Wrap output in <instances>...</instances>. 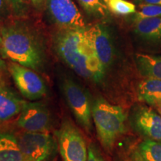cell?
<instances>
[{
    "instance_id": "cell-24",
    "label": "cell",
    "mask_w": 161,
    "mask_h": 161,
    "mask_svg": "<svg viewBox=\"0 0 161 161\" xmlns=\"http://www.w3.org/2000/svg\"><path fill=\"white\" fill-rule=\"evenodd\" d=\"M130 159H131V161H146L143 159V158L141 156L140 153L139 152L138 149L134 150V152H132Z\"/></svg>"
},
{
    "instance_id": "cell-22",
    "label": "cell",
    "mask_w": 161,
    "mask_h": 161,
    "mask_svg": "<svg viewBox=\"0 0 161 161\" xmlns=\"http://www.w3.org/2000/svg\"><path fill=\"white\" fill-rule=\"evenodd\" d=\"M86 161H105L96 144L90 143L88 146Z\"/></svg>"
},
{
    "instance_id": "cell-13",
    "label": "cell",
    "mask_w": 161,
    "mask_h": 161,
    "mask_svg": "<svg viewBox=\"0 0 161 161\" xmlns=\"http://www.w3.org/2000/svg\"><path fill=\"white\" fill-rule=\"evenodd\" d=\"M134 30L139 37L147 42H161V17L135 20Z\"/></svg>"
},
{
    "instance_id": "cell-29",
    "label": "cell",
    "mask_w": 161,
    "mask_h": 161,
    "mask_svg": "<svg viewBox=\"0 0 161 161\" xmlns=\"http://www.w3.org/2000/svg\"><path fill=\"white\" fill-rule=\"evenodd\" d=\"M159 108H160V116H161V105L159 106Z\"/></svg>"
},
{
    "instance_id": "cell-1",
    "label": "cell",
    "mask_w": 161,
    "mask_h": 161,
    "mask_svg": "<svg viewBox=\"0 0 161 161\" xmlns=\"http://www.w3.org/2000/svg\"><path fill=\"white\" fill-rule=\"evenodd\" d=\"M58 55L77 75L98 82L105 69L92 49L84 29H63L55 37Z\"/></svg>"
},
{
    "instance_id": "cell-32",
    "label": "cell",
    "mask_w": 161,
    "mask_h": 161,
    "mask_svg": "<svg viewBox=\"0 0 161 161\" xmlns=\"http://www.w3.org/2000/svg\"><path fill=\"white\" fill-rule=\"evenodd\" d=\"M24 161H25V160H24Z\"/></svg>"
},
{
    "instance_id": "cell-6",
    "label": "cell",
    "mask_w": 161,
    "mask_h": 161,
    "mask_svg": "<svg viewBox=\"0 0 161 161\" xmlns=\"http://www.w3.org/2000/svg\"><path fill=\"white\" fill-rule=\"evenodd\" d=\"M57 141L64 161H86L88 146L83 134L72 121L63 120L57 131Z\"/></svg>"
},
{
    "instance_id": "cell-10",
    "label": "cell",
    "mask_w": 161,
    "mask_h": 161,
    "mask_svg": "<svg viewBox=\"0 0 161 161\" xmlns=\"http://www.w3.org/2000/svg\"><path fill=\"white\" fill-rule=\"evenodd\" d=\"M84 31L92 49L106 69L111 64L114 57V48L108 30L101 24L84 28Z\"/></svg>"
},
{
    "instance_id": "cell-26",
    "label": "cell",
    "mask_w": 161,
    "mask_h": 161,
    "mask_svg": "<svg viewBox=\"0 0 161 161\" xmlns=\"http://www.w3.org/2000/svg\"><path fill=\"white\" fill-rule=\"evenodd\" d=\"M144 3L152 4V5H157L161 6V0H143Z\"/></svg>"
},
{
    "instance_id": "cell-18",
    "label": "cell",
    "mask_w": 161,
    "mask_h": 161,
    "mask_svg": "<svg viewBox=\"0 0 161 161\" xmlns=\"http://www.w3.org/2000/svg\"><path fill=\"white\" fill-rule=\"evenodd\" d=\"M110 11L119 16H127L136 13V6L126 0H108L107 3Z\"/></svg>"
},
{
    "instance_id": "cell-25",
    "label": "cell",
    "mask_w": 161,
    "mask_h": 161,
    "mask_svg": "<svg viewBox=\"0 0 161 161\" xmlns=\"http://www.w3.org/2000/svg\"><path fill=\"white\" fill-rule=\"evenodd\" d=\"M30 1H31V4L35 6V8H41L42 6H43L45 0H30Z\"/></svg>"
},
{
    "instance_id": "cell-28",
    "label": "cell",
    "mask_w": 161,
    "mask_h": 161,
    "mask_svg": "<svg viewBox=\"0 0 161 161\" xmlns=\"http://www.w3.org/2000/svg\"><path fill=\"white\" fill-rule=\"evenodd\" d=\"M2 49V32H1V26H0V52Z\"/></svg>"
},
{
    "instance_id": "cell-5",
    "label": "cell",
    "mask_w": 161,
    "mask_h": 161,
    "mask_svg": "<svg viewBox=\"0 0 161 161\" xmlns=\"http://www.w3.org/2000/svg\"><path fill=\"white\" fill-rule=\"evenodd\" d=\"M25 161H52L58 148V141L49 132H24L17 137Z\"/></svg>"
},
{
    "instance_id": "cell-8",
    "label": "cell",
    "mask_w": 161,
    "mask_h": 161,
    "mask_svg": "<svg viewBox=\"0 0 161 161\" xmlns=\"http://www.w3.org/2000/svg\"><path fill=\"white\" fill-rule=\"evenodd\" d=\"M52 114L46 104L37 101L26 102L18 115L17 125L24 132H49L52 127Z\"/></svg>"
},
{
    "instance_id": "cell-12",
    "label": "cell",
    "mask_w": 161,
    "mask_h": 161,
    "mask_svg": "<svg viewBox=\"0 0 161 161\" xmlns=\"http://www.w3.org/2000/svg\"><path fill=\"white\" fill-rule=\"evenodd\" d=\"M25 102L9 87L0 84V121H8L17 116Z\"/></svg>"
},
{
    "instance_id": "cell-9",
    "label": "cell",
    "mask_w": 161,
    "mask_h": 161,
    "mask_svg": "<svg viewBox=\"0 0 161 161\" xmlns=\"http://www.w3.org/2000/svg\"><path fill=\"white\" fill-rule=\"evenodd\" d=\"M52 19L62 29H84L85 23L72 0H46Z\"/></svg>"
},
{
    "instance_id": "cell-4",
    "label": "cell",
    "mask_w": 161,
    "mask_h": 161,
    "mask_svg": "<svg viewBox=\"0 0 161 161\" xmlns=\"http://www.w3.org/2000/svg\"><path fill=\"white\" fill-rule=\"evenodd\" d=\"M60 87L78 123L86 132L91 133L92 103L87 92L78 81L70 77L60 78Z\"/></svg>"
},
{
    "instance_id": "cell-17",
    "label": "cell",
    "mask_w": 161,
    "mask_h": 161,
    "mask_svg": "<svg viewBox=\"0 0 161 161\" xmlns=\"http://www.w3.org/2000/svg\"><path fill=\"white\" fill-rule=\"evenodd\" d=\"M138 151L146 161H161L160 141L146 140L138 146Z\"/></svg>"
},
{
    "instance_id": "cell-30",
    "label": "cell",
    "mask_w": 161,
    "mask_h": 161,
    "mask_svg": "<svg viewBox=\"0 0 161 161\" xmlns=\"http://www.w3.org/2000/svg\"><path fill=\"white\" fill-rule=\"evenodd\" d=\"M103 1L104 2V3H106V5H107V3H108V0H103Z\"/></svg>"
},
{
    "instance_id": "cell-15",
    "label": "cell",
    "mask_w": 161,
    "mask_h": 161,
    "mask_svg": "<svg viewBox=\"0 0 161 161\" xmlns=\"http://www.w3.org/2000/svg\"><path fill=\"white\" fill-rule=\"evenodd\" d=\"M135 59L139 72L143 77L161 80V56L138 53Z\"/></svg>"
},
{
    "instance_id": "cell-14",
    "label": "cell",
    "mask_w": 161,
    "mask_h": 161,
    "mask_svg": "<svg viewBox=\"0 0 161 161\" xmlns=\"http://www.w3.org/2000/svg\"><path fill=\"white\" fill-rule=\"evenodd\" d=\"M138 98L151 105H161V80L146 78L139 84Z\"/></svg>"
},
{
    "instance_id": "cell-16",
    "label": "cell",
    "mask_w": 161,
    "mask_h": 161,
    "mask_svg": "<svg viewBox=\"0 0 161 161\" xmlns=\"http://www.w3.org/2000/svg\"><path fill=\"white\" fill-rule=\"evenodd\" d=\"M0 161H24L17 137L0 132Z\"/></svg>"
},
{
    "instance_id": "cell-3",
    "label": "cell",
    "mask_w": 161,
    "mask_h": 161,
    "mask_svg": "<svg viewBox=\"0 0 161 161\" xmlns=\"http://www.w3.org/2000/svg\"><path fill=\"white\" fill-rule=\"evenodd\" d=\"M92 118L98 140L110 152L125 131L126 114L122 108L98 97L92 103Z\"/></svg>"
},
{
    "instance_id": "cell-2",
    "label": "cell",
    "mask_w": 161,
    "mask_h": 161,
    "mask_svg": "<svg viewBox=\"0 0 161 161\" xmlns=\"http://www.w3.org/2000/svg\"><path fill=\"white\" fill-rule=\"evenodd\" d=\"M1 53L12 62L38 71L43 67L44 55L37 38L21 25L1 26Z\"/></svg>"
},
{
    "instance_id": "cell-21",
    "label": "cell",
    "mask_w": 161,
    "mask_h": 161,
    "mask_svg": "<svg viewBox=\"0 0 161 161\" xmlns=\"http://www.w3.org/2000/svg\"><path fill=\"white\" fill-rule=\"evenodd\" d=\"M29 1L30 0H6L11 8L12 14L17 17H25L27 14L29 9Z\"/></svg>"
},
{
    "instance_id": "cell-27",
    "label": "cell",
    "mask_w": 161,
    "mask_h": 161,
    "mask_svg": "<svg viewBox=\"0 0 161 161\" xmlns=\"http://www.w3.org/2000/svg\"><path fill=\"white\" fill-rule=\"evenodd\" d=\"M7 68V64L5 62V60H3V58L0 55V72L5 70Z\"/></svg>"
},
{
    "instance_id": "cell-31",
    "label": "cell",
    "mask_w": 161,
    "mask_h": 161,
    "mask_svg": "<svg viewBox=\"0 0 161 161\" xmlns=\"http://www.w3.org/2000/svg\"><path fill=\"white\" fill-rule=\"evenodd\" d=\"M115 161H123V160H120V159H116V160H115Z\"/></svg>"
},
{
    "instance_id": "cell-23",
    "label": "cell",
    "mask_w": 161,
    "mask_h": 161,
    "mask_svg": "<svg viewBox=\"0 0 161 161\" xmlns=\"http://www.w3.org/2000/svg\"><path fill=\"white\" fill-rule=\"evenodd\" d=\"M13 16L6 0H0V22H5Z\"/></svg>"
},
{
    "instance_id": "cell-7",
    "label": "cell",
    "mask_w": 161,
    "mask_h": 161,
    "mask_svg": "<svg viewBox=\"0 0 161 161\" xmlns=\"http://www.w3.org/2000/svg\"><path fill=\"white\" fill-rule=\"evenodd\" d=\"M8 69L18 90L26 99L37 101L46 95L47 85L35 70L12 61Z\"/></svg>"
},
{
    "instance_id": "cell-11",
    "label": "cell",
    "mask_w": 161,
    "mask_h": 161,
    "mask_svg": "<svg viewBox=\"0 0 161 161\" xmlns=\"http://www.w3.org/2000/svg\"><path fill=\"white\" fill-rule=\"evenodd\" d=\"M134 127L149 140L161 142V116L147 106H140L132 116Z\"/></svg>"
},
{
    "instance_id": "cell-19",
    "label": "cell",
    "mask_w": 161,
    "mask_h": 161,
    "mask_svg": "<svg viewBox=\"0 0 161 161\" xmlns=\"http://www.w3.org/2000/svg\"><path fill=\"white\" fill-rule=\"evenodd\" d=\"M82 8L90 14L96 16H106L108 8L103 0H78Z\"/></svg>"
},
{
    "instance_id": "cell-20",
    "label": "cell",
    "mask_w": 161,
    "mask_h": 161,
    "mask_svg": "<svg viewBox=\"0 0 161 161\" xmlns=\"http://www.w3.org/2000/svg\"><path fill=\"white\" fill-rule=\"evenodd\" d=\"M134 14V21L140 19H145V18L160 17L161 6L143 3L140 5L139 10Z\"/></svg>"
}]
</instances>
